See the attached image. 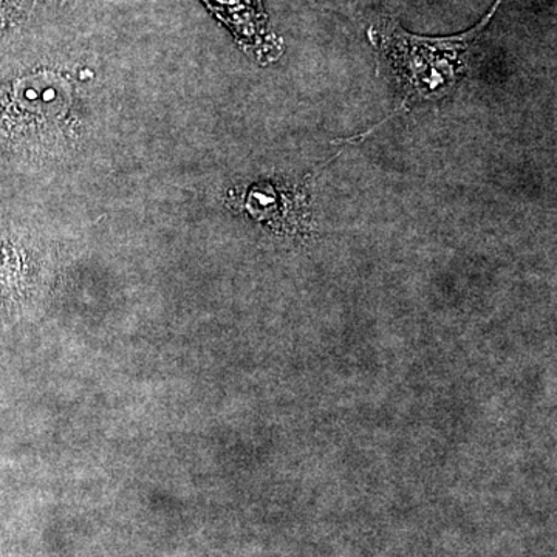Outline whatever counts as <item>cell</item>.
<instances>
[{
  "label": "cell",
  "mask_w": 557,
  "mask_h": 557,
  "mask_svg": "<svg viewBox=\"0 0 557 557\" xmlns=\"http://www.w3.org/2000/svg\"><path fill=\"white\" fill-rule=\"evenodd\" d=\"M219 9L228 10V20L242 35L255 42H262L265 36L263 16L259 11V0H214Z\"/></svg>",
  "instance_id": "cell-2"
},
{
  "label": "cell",
  "mask_w": 557,
  "mask_h": 557,
  "mask_svg": "<svg viewBox=\"0 0 557 557\" xmlns=\"http://www.w3.org/2000/svg\"><path fill=\"white\" fill-rule=\"evenodd\" d=\"M500 3L502 0L494 3L478 27L450 38H420L397 25H388L380 33L381 51L405 91L403 106L409 101L434 100L456 86L467 65L469 47L493 20Z\"/></svg>",
  "instance_id": "cell-1"
}]
</instances>
